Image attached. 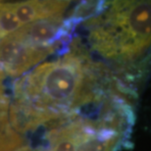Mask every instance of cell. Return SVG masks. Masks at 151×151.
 <instances>
[{"label":"cell","instance_id":"5b68a950","mask_svg":"<svg viewBox=\"0 0 151 151\" xmlns=\"http://www.w3.org/2000/svg\"><path fill=\"white\" fill-rule=\"evenodd\" d=\"M23 143V138L11 125L9 99L4 94L2 83H0V151L20 150Z\"/></svg>","mask_w":151,"mask_h":151},{"label":"cell","instance_id":"3957f363","mask_svg":"<svg viewBox=\"0 0 151 151\" xmlns=\"http://www.w3.org/2000/svg\"><path fill=\"white\" fill-rule=\"evenodd\" d=\"M57 48L37 45L16 31L0 39V70L10 76L22 75Z\"/></svg>","mask_w":151,"mask_h":151},{"label":"cell","instance_id":"6da1fadb","mask_svg":"<svg viewBox=\"0 0 151 151\" xmlns=\"http://www.w3.org/2000/svg\"><path fill=\"white\" fill-rule=\"evenodd\" d=\"M86 60L78 51L42 63L17 81L16 101L10 108L11 125L16 132L62 118L95 98L93 76Z\"/></svg>","mask_w":151,"mask_h":151},{"label":"cell","instance_id":"7a4b0ae2","mask_svg":"<svg viewBox=\"0 0 151 151\" xmlns=\"http://www.w3.org/2000/svg\"><path fill=\"white\" fill-rule=\"evenodd\" d=\"M91 39L105 57L122 63L151 49V1H113L93 24Z\"/></svg>","mask_w":151,"mask_h":151},{"label":"cell","instance_id":"277c9868","mask_svg":"<svg viewBox=\"0 0 151 151\" xmlns=\"http://www.w3.org/2000/svg\"><path fill=\"white\" fill-rule=\"evenodd\" d=\"M70 1H16L11 7L23 27L37 21L62 18Z\"/></svg>","mask_w":151,"mask_h":151}]
</instances>
